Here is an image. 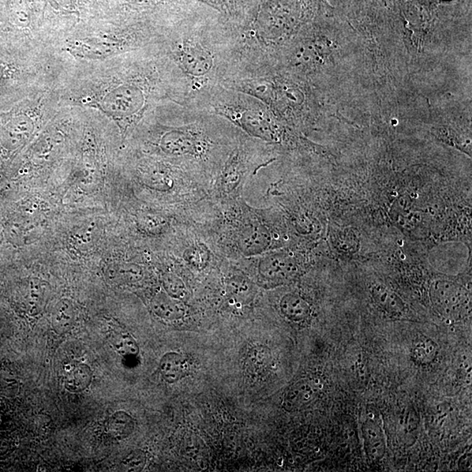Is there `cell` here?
<instances>
[{"label": "cell", "instance_id": "cell-1", "mask_svg": "<svg viewBox=\"0 0 472 472\" xmlns=\"http://www.w3.org/2000/svg\"><path fill=\"white\" fill-rule=\"evenodd\" d=\"M430 298L434 309L447 320H461L469 310V296L458 283L438 281L430 288Z\"/></svg>", "mask_w": 472, "mask_h": 472}, {"label": "cell", "instance_id": "cell-2", "mask_svg": "<svg viewBox=\"0 0 472 472\" xmlns=\"http://www.w3.org/2000/svg\"><path fill=\"white\" fill-rule=\"evenodd\" d=\"M323 388L316 378H303L295 382L284 393L283 408L288 412H295L309 406L320 396Z\"/></svg>", "mask_w": 472, "mask_h": 472}, {"label": "cell", "instance_id": "cell-3", "mask_svg": "<svg viewBox=\"0 0 472 472\" xmlns=\"http://www.w3.org/2000/svg\"><path fill=\"white\" fill-rule=\"evenodd\" d=\"M363 441L367 458L378 462L384 458L387 443L383 429L378 420L366 418L361 427Z\"/></svg>", "mask_w": 472, "mask_h": 472}, {"label": "cell", "instance_id": "cell-4", "mask_svg": "<svg viewBox=\"0 0 472 472\" xmlns=\"http://www.w3.org/2000/svg\"><path fill=\"white\" fill-rule=\"evenodd\" d=\"M259 272L266 282L280 283L295 274V262L288 257L277 254L262 261Z\"/></svg>", "mask_w": 472, "mask_h": 472}, {"label": "cell", "instance_id": "cell-5", "mask_svg": "<svg viewBox=\"0 0 472 472\" xmlns=\"http://www.w3.org/2000/svg\"><path fill=\"white\" fill-rule=\"evenodd\" d=\"M189 369L186 356L176 352L164 354L160 359L159 370L163 380L168 384H175L182 380Z\"/></svg>", "mask_w": 472, "mask_h": 472}, {"label": "cell", "instance_id": "cell-6", "mask_svg": "<svg viewBox=\"0 0 472 472\" xmlns=\"http://www.w3.org/2000/svg\"><path fill=\"white\" fill-rule=\"evenodd\" d=\"M279 306L281 313L288 320L296 322V323L308 320L312 313L309 303L301 296L295 293L283 296L281 299Z\"/></svg>", "mask_w": 472, "mask_h": 472}, {"label": "cell", "instance_id": "cell-7", "mask_svg": "<svg viewBox=\"0 0 472 472\" xmlns=\"http://www.w3.org/2000/svg\"><path fill=\"white\" fill-rule=\"evenodd\" d=\"M93 372L91 366L84 363H79L67 371L63 380V385L67 392L80 393L91 386Z\"/></svg>", "mask_w": 472, "mask_h": 472}, {"label": "cell", "instance_id": "cell-8", "mask_svg": "<svg viewBox=\"0 0 472 472\" xmlns=\"http://www.w3.org/2000/svg\"><path fill=\"white\" fill-rule=\"evenodd\" d=\"M107 430L118 441L128 438L136 428V421L125 411H117L107 420Z\"/></svg>", "mask_w": 472, "mask_h": 472}, {"label": "cell", "instance_id": "cell-9", "mask_svg": "<svg viewBox=\"0 0 472 472\" xmlns=\"http://www.w3.org/2000/svg\"><path fill=\"white\" fill-rule=\"evenodd\" d=\"M152 309L157 316L166 320H179L185 316L186 309L179 299L159 295L152 301Z\"/></svg>", "mask_w": 472, "mask_h": 472}, {"label": "cell", "instance_id": "cell-10", "mask_svg": "<svg viewBox=\"0 0 472 472\" xmlns=\"http://www.w3.org/2000/svg\"><path fill=\"white\" fill-rule=\"evenodd\" d=\"M76 313L72 303L62 300L55 306L52 316V327L58 335H63L73 328Z\"/></svg>", "mask_w": 472, "mask_h": 472}, {"label": "cell", "instance_id": "cell-11", "mask_svg": "<svg viewBox=\"0 0 472 472\" xmlns=\"http://www.w3.org/2000/svg\"><path fill=\"white\" fill-rule=\"evenodd\" d=\"M438 355L437 344L427 336L415 339L412 346L411 356L417 364L427 366L432 364Z\"/></svg>", "mask_w": 472, "mask_h": 472}, {"label": "cell", "instance_id": "cell-12", "mask_svg": "<svg viewBox=\"0 0 472 472\" xmlns=\"http://www.w3.org/2000/svg\"><path fill=\"white\" fill-rule=\"evenodd\" d=\"M373 297L378 305L391 316L400 318L405 313V305L402 299L388 288L381 286L373 288Z\"/></svg>", "mask_w": 472, "mask_h": 472}, {"label": "cell", "instance_id": "cell-13", "mask_svg": "<svg viewBox=\"0 0 472 472\" xmlns=\"http://www.w3.org/2000/svg\"><path fill=\"white\" fill-rule=\"evenodd\" d=\"M111 344L114 350L123 357H136L140 354V347L137 341L128 332H115L111 335Z\"/></svg>", "mask_w": 472, "mask_h": 472}, {"label": "cell", "instance_id": "cell-14", "mask_svg": "<svg viewBox=\"0 0 472 472\" xmlns=\"http://www.w3.org/2000/svg\"><path fill=\"white\" fill-rule=\"evenodd\" d=\"M164 288H166L167 293L171 297L179 299V300L186 298L187 294H189L185 284L183 283L181 279L174 276L167 277L164 280Z\"/></svg>", "mask_w": 472, "mask_h": 472}, {"label": "cell", "instance_id": "cell-15", "mask_svg": "<svg viewBox=\"0 0 472 472\" xmlns=\"http://www.w3.org/2000/svg\"><path fill=\"white\" fill-rule=\"evenodd\" d=\"M145 463V455L141 451L131 452L123 461V466L127 471H140L144 468Z\"/></svg>", "mask_w": 472, "mask_h": 472}, {"label": "cell", "instance_id": "cell-16", "mask_svg": "<svg viewBox=\"0 0 472 472\" xmlns=\"http://www.w3.org/2000/svg\"><path fill=\"white\" fill-rule=\"evenodd\" d=\"M459 466L460 470H470L469 468L471 467V453H467L461 456L459 461Z\"/></svg>", "mask_w": 472, "mask_h": 472}]
</instances>
